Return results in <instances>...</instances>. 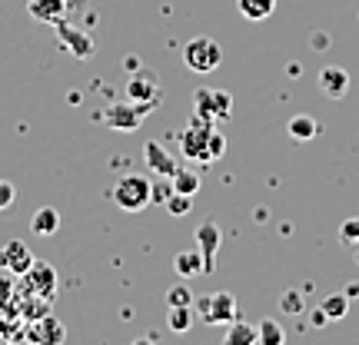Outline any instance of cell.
Wrapping results in <instances>:
<instances>
[{
  "mask_svg": "<svg viewBox=\"0 0 359 345\" xmlns=\"http://www.w3.org/2000/svg\"><path fill=\"white\" fill-rule=\"evenodd\" d=\"M223 150H226L223 133H217L213 123H203L196 116H193L190 127L180 133V153H183V160H190V163H217L219 156H223Z\"/></svg>",
  "mask_w": 359,
  "mask_h": 345,
  "instance_id": "1",
  "label": "cell"
},
{
  "mask_svg": "<svg viewBox=\"0 0 359 345\" xmlns=\"http://www.w3.org/2000/svg\"><path fill=\"white\" fill-rule=\"evenodd\" d=\"M280 309L286 312V316H299V312L306 309V299H303V293H299V289H290V293H283Z\"/></svg>",
  "mask_w": 359,
  "mask_h": 345,
  "instance_id": "25",
  "label": "cell"
},
{
  "mask_svg": "<svg viewBox=\"0 0 359 345\" xmlns=\"http://www.w3.org/2000/svg\"><path fill=\"white\" fill-rule=\"evenodd\" d=\"M170 183H173V192H183V196H196L200 186H203V179H200V173L193 167H177V173L170 176Z\"/></svg>",
  "mask_w": 359,
  "mask_h": 345,
  "instance_id": "15",
  "label": "cell"
},
{
  "mask_svg": "<svg viewBox=\"0 0 359 345\" xmlns=\"http://www.w3.org/2000/svg\"><path fill=\"white\" fill-rule=\"evenodd\" d=\"M320 309L326 312V319H330V322L346 319V312H349V295H346V293H333V295H326Z\"/></svg>",
  "mask_w": 359,
  "mask_h": 345,
  "instance_id": "20",
  "label": "cell"
},
{
  "mask_svg": "<svg viewBox=\"0 0 359 345\" xmlns=\"http://www.w3.org/2000/svg\"><path fill=\"white\" fill-rule=\"evenodd\" d=\"M20 282H24V289L30 295H40L47 302H53V295H57V269L50 262H43V259H34V266L20 276Z\"/></svg>",
  "mask_w": 359,
  "mask_h": 345,
  "instance_id": "6",
  "label": "cell"
},
{
  "mask_svg": "<svg viewBox=\"0 0 359 345\" xmlns=\"http://www.w3.org/2000/svg\"><path fill=\"white\" fill-rule=\"evenodd\" d=\"M183 64L190 66L193 73H213L223 64V47L210 37H193L183 47Z\"/></svg>",
  "mask_w": 359,
  "mask_h": 345,
  "instance_id": "4",
  "label": "cell"
},
{
  "mask_svg": "<svg viewBox=\"0 0 359 345\" xmlns=\"http://www.w3.org/2000/svg\"><path fill=\"white\" fill-rule=\"evenodd\" d=\"M17 199V190H13V183L11 179H0V213L7 209V206Z\"/></svg>",
  "mask_w": 359,
  "mask_h": 345,
  "instance_id": "29",
  "label": "cell"
},
{
  "mask_svg": "<svg viewBox=\"0 0 359 345\" xmlns=\"http://www.w3.org/2000/svg\"><path fill=\"white\" fill-rule=\"evenodd\" d=\"M193 319H196V312H193V306H170L167 325L173 329V332H187V329L193 325Z\"/></svg>",
  "mask_w": 359,
  "mask_h": 345,
  "instance_id": "22",
  "label": "cell"
},
{
  "mask_svg": "<svg viewBox=\"0 0 359 345\" xmlns=\"http://www.w3.org/2000/svg\"><path fill=\"white\" fill-rule=\"evenodd\" d=\"M193 312L206 325H230L233 319H240V306H236V295L233 293L203 295L200 302H193Z\"/></svg>",
  "mask_w": 359,
  "mask_h": 345,
  "instance_id": "2",
  "label": "cell"
},
{
  "mask_svg": "<svg viewBox=\"0 0 359 345\" xmlns=\"http://www.w3.org/2000/svg\"><path fill=\"white\" fill-rule=\"evenodd\" d=\"M30 230L37 232V236H53V232L60 230V213L53 209V206H40L34 219H30Z\"/></svg>",
  "mask_w": 359,
  "mask_h": 345,
  "instance_id": "16",
  "label": "cell"
},
{
  "mask_svg": "<svg viewBox=\"0 0 359 345\" xmlns=\"http://www.w3.org/2000/svg\"><path fill=\"white\" fill-rule=\"evenodd\" d=\"M34 266V249L20 239H7V243L0 246V272H7V276H24L27 269Z\"/></svg>",
  "mask_w": 359,
  "mask_h": 345,
  "instance_id": "8",
  "label": "cell"
},
{
  "mask_svg": "<svg viewBox=\"0 0 359 345\" xmlns=\"http://www.w3.org/2000/svg\"><path fill=\"white\" fill-rule=\"evenodd\" d=\"M190 199L193 196H183V192H170V199L163 206H167V213H173V216H187L190 213Z\"/></svg>",
  "mask_w": 359,
  "mask_h": 345,
  "instance_id": "26",
  "label": "cell"
},
{
  "mask_svg": "<svg viewBox=\"0 0 359 345\" xmlns=\"http://www.w3.org/2000/svg\"><path fill=\"white\" fill-rule=\"evenodd\" d=\"M219 239H223V232H219V226L213 219L200 223V230H196V249H200V256H203V272H213V269H217Z\"/></svg>",
  "mask_w": 359,
  "mask_h": 345,
  "instance_id": "9",
  "label": "cell"
},
{
  "mask_svg": "<svg viewBox=\"0 0 359 345\" xmlns=\"http://www.w3.org/2000/svg\"><path fill=\"white\" fill-rule=\"evenodd\" d=\"M173 269H177L183 279L200 276V272H203V256H200V249H183V253H177V259H173Z\"/></svg>",
  "mask_w": 359,
  "mask_h": 345,
  "instance_id": "17",
  "label": "cell"
},
{
  "mask_svg": "<svg viewBox=\"0 0 359 345\" xmlns=\"http://www.w3.org/2000/svg\"><path fill=\"white\" fill-rule=\"evenodd\" d=\"M167 306H193V293L187 286H173L167 293Z\"/></svg>",
  "mask_w": 359,
  "mask_h": 345,
  "instance_id": "28",
  "label": "cell"
},
{
  "mask_svg": "<svg viewBox=\"0 0 359 345\" xmlns=\"http://www.w3.org/2000/svg\"><path fill=\"white\" fill-rule=\"evenodd\" d=\"M143 156H147V167L154 169L156 176H163V179H170L173 173H177V167H180L177 160H173V156H170L156 140H147V146H143Z\"/></svg>",
  "mask_w": 359,
  "mask_h": 345,
  "instance_id": "10",
  "label": "cell"
},
{
  "mask_svg": "<svg viewBox=\"0 0 359 345\" xmlns=\"http://www.w3.org/2000/svg\"><path fill=\"white\" fill-rule=\"evenodd\" d=\"M339 239H343L346 246H359V216L346 219V223L339 226Z\"/></svg>",
  "mask_w": 359,
  "mask_h": 345,
  "instance_id": "27",
  "label": "cell"
},
{
  "mask_svg": "<svg viewBox=\"0 0 359 345\" xmlns=\"http://www.w3.org/2000/svg\"><path fill=\"white\" fill-rule=\"evenodd\" d=\"M286 129H290V136H293L296 143H309L320 136V123H316V116L309 113H296L290 123H286Z\"/></svg>",
  "mask_w": 359,
  "mask_h": 345,
  "instance_id": "14",
  "label": "cell"
},
{
  "mask_svg": "<svg viewBox=\"0 0 359 345\" xmlns=\"http://www.w3.org/2000/svg\"><path fill=\"white\" fill-rule=\"evenodd\" d=\"M193 113H196V120H203V123H217L213 120V90L210 87H200L193 93Z\"/></svg>",
  "mask_w": 359,
  "mask_h": 345,
  "instance_id": "19",
  "label": "cell"
},
{
  "mask_svg": "<svg viewBox=\"0 0 359 345\" xmlns=\"http://www.w3.org/2000/svg\"><path fill=\"white\" fill-rule=\"evenodd\" d=\"M154 110H156L154 103H133V100H127V103H114V106L103 113V120H107L114 129H120V133H133V129H140V123L154 113Z\"/></svg>",
  "mask_w": 359,
  "mask_h": 345,
  "instance_id": "5",
  "label": "cell"
},
{
  "mask_svg": "<svg viewBox=\"0 0 359 345\" xmlns=\"http://www.w3.org/2000/svg\"><path fill=\"white\" fill-rule=\"evenodd\" d=\"M236 7L246 20H266L269 13L276 10V0H236Z\"/></svg>",
  "mask_w": 359,
  "mask_h": 345,
  "instance_id": "18",
  "label": "cell"
},
{
  "mask_svg": "<svg viewBox=\"0 0 359 345\" xmlns=\"http://www.w3.org/2000/svg\"><path fill=\"white\" fill-rule=\"evenodd\" d=\"M259 342V332L257 325H250L243 319H233L223 332V345H257Z\"/></svg>",
  "mask_w": 359,
  "mask_h": 345,
  "instance_id": "13",
  "label": "cell"
},
{
  "mask_svg": "<svg viewBox=\"0 0 359 345\" xmlns=\"http://www.w3.org/2000/svg\"><path fill=\"white\" fill-rule=\"evenodd\" d=\"M326 312H323V309H316V312H313V325H316V329H323V325H326Z\"/></svg>",
  "mask_w": 359,
  "mask_h": 345,
  "instance_id": "31",
  "label": "cell"
},
{
  "mask_svg": "<svg viewBox=\"0 0 359 345\" xmlns=\"http://www.w3.org/2000/svg\"><path fill=\"white\" fill-rule=\"evenodd\" d=\"M150 190H154L150 179L140 176V173H130V176H123L114 186V203L123 213H140V209L150 206Z\"/></svg>",
  "mask_w": 359,
  "mask_h": 345,
  "instance_id": "3",
  "label": "cell"
},
{
  "mask_svg": "<svg viewBox=\"0 0 359 345\" xmlns=\"http://www.w3.org/2000/svg\"><path fill=\"white\" fill-rule=\"evenodd\" d=\"M170 192H173V183H154V190H150V203H167Z\"/></svg>",
  "mask_w": 359,
  "mask_h": 345,
  "instance_id": "30",
  "label": "cell"
},
{
  "mask_svg": "<svg viewBox=\"0 0 359 345\" xmlns=\"http://www.w3.org/2000/svg\"><path fill=\"white\" fill-rule=\"evenodd\" d=\"M40 325H43V329H37V332H34L37 339H50V342H64V339H67V329L57 319H50V316H43V319H40Z\"/></svg>",
  "mask_w": 359,
  "mask_h": 345,
  "instance_id": "24",
  "label": "cell"
},
{
  "mask_svg": "<svg viewBox=\"0 0 359 345\" xmlns=\"http://www.w3.org/2000/svg\"><path fill=\"white\" fill-rule=\"evenodd\" d=\"M53 27H57V34H60V40H67V43L74 47V53H77L80 60H83V57H90V50H93V43H90V37H80V34H74V30H70V27H67L64 20H60V24H53Z\"/></svg>",
  "mask_w": 359,
  "mask_h": 345,
  "instance_id": "21",
  "label": "cell"
},
{
  "mask_svg": "<svg viewBox=\"0 0 359 345\" xmlns=\"http://www.w3.org/2000/svg\"><path fill=\"white\" fill-rule=\"evenodd\" d=\"M259 332V345H283L286 342V332H283V325L276 319H263L257 325Z\"/></svg>",
  "mask_w": 359,
  "mask_h": 345,
  "instance_id": "23",
  "label": "cell"
},
{
  "mask_svg": "<svg viewBox=\"0 0 359 345\" xmlns=\"http://www.w3.org/2000/svg\"><path fill=\"white\" fill-rule=\"evenodd\" d=\"M127 100L133 103H160V77H156V70L150 66H140V70H133L127 80Z\"/></svg>",
  "mask_w": 359,
  "mask_h": 345,
  "instance_id": "7",
  "label": "cell"
},
{
  "mask_svg": "<svg viewBox=\"0 0 359 345\" xmlns=\"http://www.w3.org/2000/svg\"><path fill=\"white\" fill-rule=\"evenodd\" d=\"M320 90L326 93V97L339 100V97L349 90V73L343 70V66H323L320 70Z\"/></svg>",
  "mask_w": 359,
  "mask_h": 345,
  "instance_id": "12",
  "label": "cell"
},
{
  "mask_svg": "<svg viewBox=\"0 0 359 345\" xmlns=\"http://www.w3.org/2000/svg\"><path fill=\"white\" fill-rule=\"evenodd\" d=\"M27 13L40 24H60L67 17V0H27Z\"/></svg>",
  "mask_w": 359,
  "mask_h": 345,
  "instance_id": "11",
  "label": "cell"
}]
</instances>
